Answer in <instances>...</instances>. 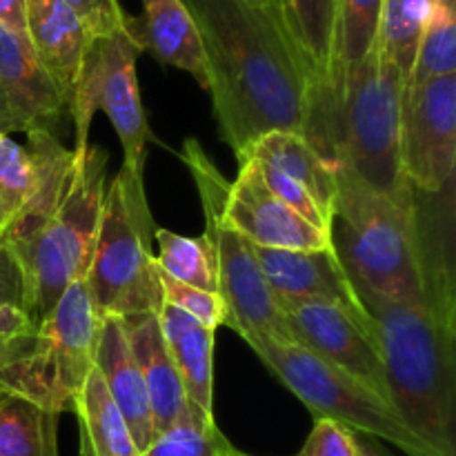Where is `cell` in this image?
Listing matches in <instances>:
<instances>
[{
  "instance_id": "obj_1",
  "label": "cell",
  "mask_w": 456,
  "mask_h": 456,
  "mask_svg": "<svg viewBox=\"0 0 456 456\" xmlns=\"http://www.w3.org/2000/svg\"><path fill=\"white\" fill-rule=\"evenodd\" d=\"M183 4L203 43L218 134L236 159L270 132L301 134L328 156L314 85L283 13L252 0Z\"/></svg>"
},
{
  "instance_id": "obj_2",
  "label": "cell",
  "mask_w": 456,
  "mask_h": 456,
  "mask_svg": "<svg viewBox=\"0 0 456 456\" xmlns=\"http://www.w3.org/2000/svg\"><path fill=\"white\" fill-rule=\"evenodd\" d=\"M423 292L390 301L356 288L377 332L387 396L410 430L439 456H454L456 297L441 236L419 209Z\"/></svg>"
},
{
  "instance_id": "obj_3",
  "label": "cell",
  "mask_w": 456,
  "mask_h": 456,
  "mask_svg": "<svg viewBox=\"0 0 456 456\" xmlns=\"http://www.w3.org/2000/svg\"><path fill=\"white\" fill-rule=\"evenodd\" d=\"M330 236L356 288L390 301L421 297L419 196L412 185L386 194L337 165Z\"/></svg>"
},
{
  "instance_id": "obj_4",
  "label": "cell",
  "mask_w": 456,
  "mask_h": 456,
  "mask_svg": "<svg viewBox=\"0 0 456 456\" xmlns=\"http://www.w3.org/2000/svg\"><path fill=\"white\" fill-rule=\"evenodd\" d=\"M107 190V151H78L74 176L56 212L27 239L7 243L20 267L22 310L36 325L80 281L92 261Z\"/></svg>"
},
{
  "instance_id": "obj_5",
  "label": "cell",
  "mask_w": 456,
  "mask_h": 456,
  "mask_svg": "<svg viewBox=\"0 0 456 456\" xmlns=\"http://www.w3.org/2000/svg\"><path fill=\"white\" fill-rule=\"evenodd\" d=\"M154 230L142 174L123 165L105 190L96 243L85 272L87 292L102 319L159 314L163 292L151 254Z\"/></svg>"
},
{
  "instance_id": "obj_6",
  "label": "cell",
  "mask_w": 456,
  "mask_h": 456,
  "mask_svg": "<svg viewBox=\"0 0 456 456\" xmlns=\"http://www.w3.org/2000/svg\"><path fill=\"white\" fill-rule=\"evenodd\" d=\"M403 92L405 78L374 47L347 67L330 111L334 163L386 194L410 185L401 169L399 147Z\"/></svg>"
},
{
  "instance_id": "obj_7",
  "label": "cell",
  "mask_w": 456,
  "mask_h": 456,
  "mask_svg": "<svg viewBox=\"0 0 456 456\" xmlns=\"http://www.w3.org/2000/svg\"><path fill=\"white\" fill-rule=\"evenodd\" d=\"M181 159L194 178L203 208V236L212 245L216 261L218 297L225 305V325L249 347L261 341L294 343L285 312L267 288L254 245L236 232L223 214L230 183L196 138L183 142Z\"/></svg>"
},
{
  "instance_id": "obj_8",
  "label": "cell",
  "mask_w": 456,
  "mask_h": 456,
  "mask_svg": "<svg viewBox=\"0 0 456 456\" xmlns=\"http://www.w3.org/2000/svg\"><path fill=\"white\" fill-rule=\"evenodd\" d=\"M101 323L83 276L36 325L27 350L0 365V390L27 396L52 412H71L96 368Z\"/></svg>"
},
{
  "instance_id": "obj_9",
  "label": "cell",
  "mask_w": 456,
  "mask_h": 456,
  "mask_svg": "<svg viewBox=\"0 0 456 456\" xmlns=\"http://www.w3.org/2000/svg\"><path fill=\"white\" fill-rule=\"evenodd\" d=\"M252 350L314 419H330L352 432L377 436L408 456H439L410 430L390 401L298 343L261 341Z\"/></svg>"
},
{
  "instance_id": "obj_10",
  "label": "cell",
  "mask_w": 456,
  "mask_h": 456,
  "mask_svg": "<svg viewBox=\"0 0 456 456\" xmlns=\"http://www.w3.org/2000/svg\"><path fill=\"white\" fill-rule=\"evenodd\" d=\"M141 52L145 49L134 29V18L125 29L92 38L67 111L74 118V151L87 150L94 114L102 111L123 145V165L142 174L151 132L138 87L136 61Z\"/></svg>"
},
{
  "instance_id": "obj_11",
  "label": "cell",
  "mask_w": 456,
  "mask_h": 456,
  "mask_svg": "<svg viewBox=\"0 0 456 456\" xmlns=\"http://www.w3.org/2000/svg\"><path fill=\"white\" fill-rule=\"evenodd\" d=\"M20 145L0 132V239L16 243L34 234L61 205L78 151L67 150L56 134L36 129Z\"/></svg>"
},
{
  "instance_id": "obj_12",
  "label": "cell",
  "mask_w": 456,
  "mask_h": 456,
  "mask_svg": "<svg viewBox=\"0 0 456 456\" xmlns=\"http://www.w3.org/2000/svg\"><path fill=\"white\" fill-rule=\"evenodd\" d=\"M399 147L403 176L419 194H448L456 167V76L403 94Z\"/></svg>"
},
{
  "instance_id": "obj_13",
  "label": "cell",
  "mask_w": 456,
  "mask_h": 456,
  "mask_svg": "<svg viewBox=\"0 0 456 456\" xmlns=\"http://www.w3.org/2000/svg\"><path fill=\"white\" fill-rule=\"evenodd\" d=\"M294 343L377 392L386 401L387 381L372 319L354 314L337 303H289L281 305Z\"/></svg>"
},
{
  "instance_id": "obj_14",
  "label": "cell",
  "mask_w": 456,
  "mask_h": 456,
  "mask_svg": "<svg viewBox=\"0 0 456 456\" xmlns=\"http://www.w3.org/2000/svg\"><path fill=\"white\" fill-rule=\"evenodd\" d=\"M223 214L254 248L323 249L332 245L328 232L307 223L267 190L252 156L239 159V174L227 187Z\"/></svg>"
},
{
  "instance_id": "obj_15",
  "label": "cell",
  "mask_w": 456,
  "mask_h": 456,
  "mask_svg": "<svg viewBox=\"0 0 456 456\" xmlns=\"http://www.w3.org/2000/svg\"><path fill=\"white\" fill-rule=\"evenodd\" d=\"M254 252L279 305L337 303L354 314L368 316L334 245L323 249L254 248Z\"/></svg>"
},
{
  "instance_id": "obj_16",
  "label": "cell",
  "mask_w": 456,
  "mask_h": 456,
  "mask_svg": "<svg viewBox=\"0 0 456 456\" xmlns=\"http://www.w3.org/2000/svg\"><path fill=\"white\" fill-rule=\"evenodd\" d=\"M25 22L27 40L67 110L92 36L65 0H25Z\"/></svg>"
},
{
  "instance_id": "obj_17",
  "label": "cell",
  "mask_w": 456,
  "mask_h": 456,
  "mask_svg": "<svg viewBox=\"0 0 456 456\" xmlns=\"http://www.w3.org/2000/svg\"><path fill=\"white\" fill-rule=\"evenodd\" d=\"M0 87L20 123L22 134L53 132L65 114V102L40 67L29 40L0 22Z\"/></svg>"
},
{
  "instance_id": "obj_18",
  "label": "cell",
  "mask_w": 456,
  "mask_h": 456,
  "mask_svg": "<svg viewBox=\"0 0 456 456\" xmlns=\"http://www.w3.org/2000/svg\"><path fill=\"white\" fill-rule=\"evenodd\" d=\"M96 370L105 383L107 395L123 414L138 452L142 454L156 439V423L145 379L134 359L120 319H111V316L102 319L96 350Z\"/></svg>"
},
{
  "instance_id": "obj_19",
  "label": "cell",
  "mask_w": 456,
  "mask_h": 456,
  "mask_svg": "<svg viewBox=\"0 0 456 456\" xmlns=\"http://www.w3.org/2000/svg\"><path fill=\"white\" fill-rule=\"evenodd\" d=\"M281 9L285 27L310 71L321 129L330 145V76L337 52L338 0H281Z\"/></svg>"
},
{
  "instance_id": "obj_20",
  "label": "cell",
  "mask_w": 456,
  "mask_h": 456,
  "mask_svg": "<svg viewBox=\"0 0 456 456\" xmlns=\"http://www.w3.org/2000/svg\"><path fill=\"white\" fill-rule=\"evenodd\" d=\"M142 49L163 65L187 71L208 92V67L199 27L183 0H142V16L134 20Z\"/></svg>"
},
{
  "instance_id": "obj_21",
  "label": "cell",
  "mask_w": 456,
  "mask_h": 456,
  "mask_svg": "<svg viewBox=\"0 0 456 456\" xmlns=\"http://www.w3.org/2000/svg\"><path fill=\"white\" fill-rule=\"evenodd\" d=\"M245 154L256 159L258 163L270 165L272 169L301 185L332 230L334 199H337V163L334 160L321 154L305 136L294 132L265 134Z\"/></svg>"
},
{
  "instance_id": "obj_22",
  "label": "cell",
  "mask_w": 456,
  "mask_h": 456,
  "mask_svg": "<svg viewBox=\"0 0 456 456\" xmlns=\"http://www.w3.org/2000/svg\"><path fill=\"white\" fill-rule=\"evenodd\" d=\"M120 323H123L134 359L145 379L156 435H159L169 423H174V419L183 412L187 403L181 377L160 334L159 314L150 312V314L127 316V319H120Z\"/></svg>"
},
{
  "instance_id": "obj_23",
  "label": "cell",
  "mask_w": 456,
  "mask_h": 456,
  "mask_svg": "<svg viewBox=\"0 0 456 456\" xmlns=\"http://www.w3.org/2000/svg\"><path fill=\"white\" fill-rule=\"evenodd\" d=\"M159 325L187 401L214 414V338L216 330L199 323L190 314L163 301Z\"/></svg>"
},
{
  "instance_id": "obj_24",
  "label": "cell",
  "mask_w": 456,
  "mask_h": 456,
  "mask_svg": "<svg viewBox=\"0 0 456 456\" xmlns=\"http://www.w3.org/2000/svg\"><path fill=\"white\" fill-rule=\"evenodd\" d=\"M71 412L78 419L80 456H142L96 368L74 401Z\"/></svg>"
},
{
  "instance_id": "obj_25",
  "label": "cell",
  "mask_w": 456,
  "mask_h": 456,
  "mask_svg": "<svg viewBox=\"0 0 456 456\" xmlns=\"http://www.w3.org/2000/svg\"><path fill=\"white\" fill-rule=\"evenodd\" d=\"M58 419L27 396L0 390V456H58Z\"/></svg>"
},
{
  "instance_id": "obj_26",
  "label": "cell",
  "mask_w": 456,
  "mask_h": 456,
  "mask_svg": "<svg viewBox=\"0 0 456 456\" xmlns=\"http://www.w3.org/2000/svg\"><path fill=\"white\" fill-rule=\"evenodd\" d=\"M383 0H338L337 52L330 76V111L341 94L347 67L377 47Z\"/></svg>"
},
{
  "instance_id": "obj_27",
  "label": "cell",
  "mask_w": 456,
  "mask_h": 456,
  "mask_svg": "<svg viewBox=\"0 0 456 456\" xmlns=\"http://www.w3.org/2000/svg\"><path fill=\"white\" fill-rule=\"evenodd\" d=\"M444 76H456V7L454 0H432L403 94Z\"/></svg>"
},
{
  "instance_id": "obj_28",
  "label": "cell",
  "mask_w": 456,
  "mask_h": 456,
  "mask_svg": "<svg viewBox=\"0 0 456 456\" xmlns=\"http://www.w3.org/2000/svg\"><path fill=\"white\" fill-rule=\"evenodd\" d=\"M432 0H383L377 47L408 83Z\"/></svg>"
},
{
  "instance_id": "obj_29",
  "label": "cell",
  "mask_w": 456,
  "mask_h": 456,
  "mask_svg": "<svg viewBox=\"0 0 456 456\" xmlns=\"http://www.w3.org/2000/svg\"><path fill=\"white\" fill-rule=\"evenodd\" d=\"M154 240L159 245L156 265L169 279L205 292L218 294L216 261L209 240L200 236H183L165 227H156Z\"/></svg>"
},
{
  "instance_id": "obj_30",
  "label": "cell",
  "mask_w": 456,
  "mask_h": 456,
  "mask_svg": "<svg viewBox=\"0 0 456 456\" xmlns=\"http://www.w3.org/2000/svg\"><path fill=\"white\" fill-rule=\"evenodd\" d=\"M227 448L232 444L218 430L214 414H205L187 401L183 412L156 435L142 456H223Z\"/></svg>"
},
{
  "instance_id": "obj_31",
  "label": "cell",
  "mask_w": 456,
  "mask_h": 456,
  "mask_svg": "<svg viewBox=\"0 0 456 456\" xmlns=\"http://www.w3.org/2000/svg\"><path fill=\"white\" fill-rule=\"evenodd\" d=\"M159 281L165 303L178 307L181 312L190 314L191 319H196L199 323L208 325L212 330H218L221 325H225V305H223V298L216 292H205V289L178 283V281L169 279L160 270Z\"/></svg>"
},
{
  "instance_id": "obj_32",
  "label": "cell",
  "mask_w": 456,
  "mask_h": 456,
  "mask_svg": "<svg viewBox=\"0 0 456 456\" xmlns=\"http://www.w3.org/2000/svg\"><path fill=\"white\" fill-rule=\"evenodd\" d=\"M297 456H361L359 439L330 419H314V428Z\"/></svg>"
},
{
  "instance_id": "obj_33",
  "label": "cell",
  "mask_w": 456,
  "mask_h": 456,
  "mask_svg": "<svg viewBox=\"0 0 456 456\" xmlns=\"http://www.w3.org/2000/svg\"><path fill=\"white\" fill-rule=\"evenodd\" d=\"M65 3L74 9L92 38L110 36L127 27L129 16L120 7V0H65Z\"/></svg>"
},
{
  "instance_id": "obj_34",
  "label": "cell",
  "mask_w": 456,
  "mask_h": 456,
  "mask_svg": "<svg viewBox=\"0 0 456 456\" xmlns=\"http://www.w3.org/2000/svg\"><path fill=\"white\" fill-rule=\"evenodd\" d=\"M36 334V323L20 305L0 301V341L29 343Z\"/></svg>"
},
{
  "instance_id": "obj_35",
  "label": "cell",
  "mask_w": 456,
  "mask_h": 456,
  "mask_svg": "<svg viewBox=\"0 0 456 456\" xmlns=\"http://www.w3.org/2000/svg\"><path fill=\"white\" fill-rule=\"evenodd\" d=\"M0 301L22 307L20 267L3 239H0Z\"/></svg>"
},
{
  "instance_id": "obj_36",
  "label": "cell",
  "mask_w": 456,
  "mask_h": 456,
  "mask_svg": "<svg viewBox=\"0 0 456 456\" xmlns=\"http://www.w3.org/2000/svg\"><path fill=\"white\" fill-rule=\"evenodd\" d=\"M0 22L27 40L25 0H0Z\"/></svg>"
},
{
  "instance_id": "obj_37",
  "label": "cell",
  "mask_w": 456,
  "mask_h": 456,
  "mask_svg": "<svg viewBox=\"0 0 456 456\" xmlns=\"http://www.w3.org/2000/svg\"><path fill=\"white\" fill-rule=\"evenodd\" d=\"M0 132H4V134L20 132L22 134L20 123H18L16 114H13L12 105H9V101H7V94L3 92V87H0Z\"/></svg>"
},
{
  "instance_id": "obj_38",
  "label": "cell",
  "mask_w": 456,
  "mask_h": 456,
  "mask_svg": "<svg viewBox=\"0 0 456 456\" xmlns=\"http://www.w3.org/2000/svg\"><path fill=\"white\" fill-rule=\"evenodd\" d=\"M29 343H13V341H0V365L9 363L13 361L16 356H20L22 352L27 350Z\"/></svg>"
},
{
  "instance_id": "obj_39",
  "label": "cell",
  "mask_w": 456,
  "mask_h": 456,
  "mask_svg": "<svg viewBox=\"0 0 456 456\" xmlns=\"http://www.w3.org/2000/svg\"><path fill=\"white\" fill-rule=\"evenodd\" d=\"M359 450H361V456H386V454L381 452V450L377 448V445L361 444V441H359Z\"/></svg>"
},
{
  "instance_id": "obj_40",
  "label": "cell",
  "mask_w": 456,
  "mask_h": 456,
  "mask_svg": "<svg viewBox=\"0 0 456 456\" xmlns=\"http://www.w3.org/2000/svg\"><path fill=\"white\" fill-rule=\"evenodd\" d=\"M252 3H258V4H263V7H270V9H274V12L283 13V9H281V0H252Z\"/></svg>"
},
{
  "instance_id": "obj_41",
  "label": "cell",
  "mask_w": 456,
  "mask_h": 456,
  "mask_svg": "<svg viewBox=\"0 0 456 456\" xmlns=\"http://www.w3.org/2000/svg\"><path fill=\"white\" fill-rule=\"evenodd\" d=\"M223 456H252V454H245V452H240V450H236L234 445H232V448H227L225 452H223Z\"/></svg>"
},
{
  "instance_id": "obj_42",
  "label": "cell",
  "mask_w": 456,
  "mask_h": 456,
  "mask_svg": "<svg viewBox=\"0 0 456 456\" xmlns=\"http://www.w3.org/2000/svg\"><path fill=\"white\" fill-rule=\"evenodd\" d=\"M0 232H3V225H0Z\"/></svg>"
}]
</instances>
